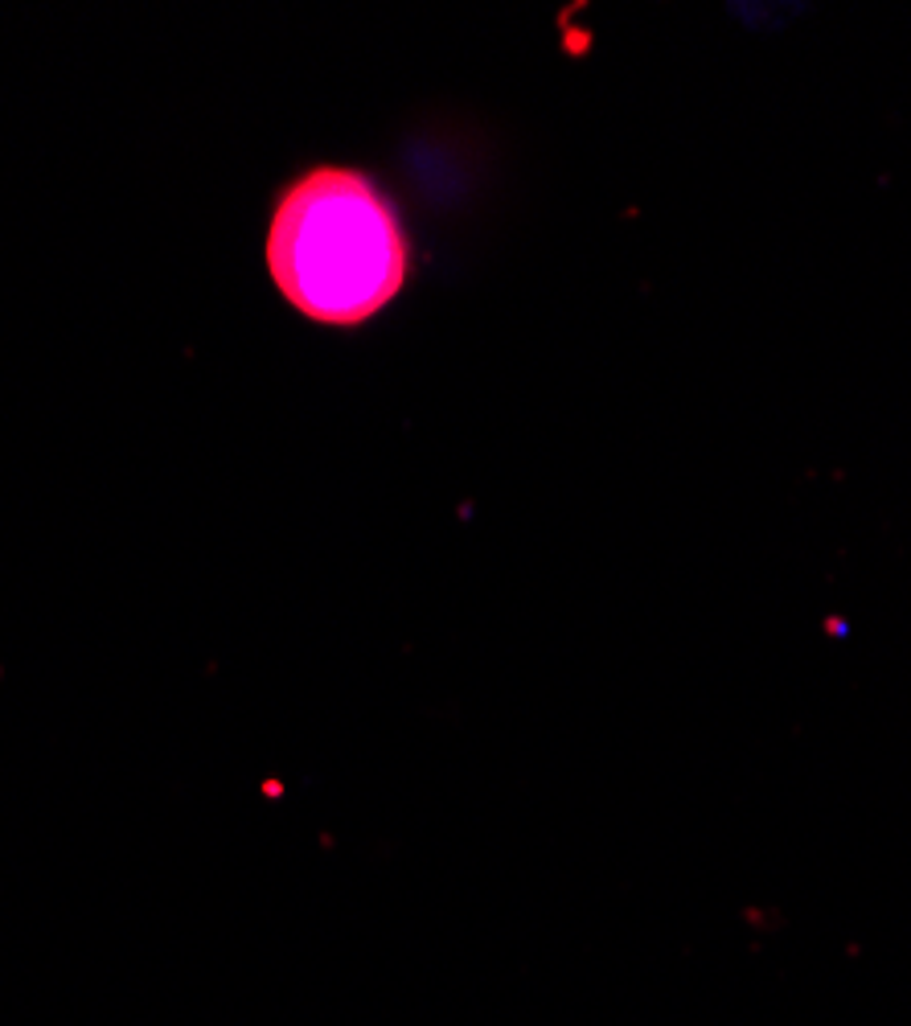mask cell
Listing matches in <instances>:
<instances>
[{
  "label": "cell",
  "mask_w": 911,
  "mask_h": 1026,
  "mask_svg": "<svg viewBox=\"0 0 911 1026\" xmlns=\"http://www.w3.org/2000/svg\"><path fill=\"white\" fill-rule=\"evenodd\" d=\"M406 234L386 193L353 169H313L284 189L267 231V267L292 308L358 325L399 296Z\"/></svg>",
  "instance_id": "1"
}]
</instances>
